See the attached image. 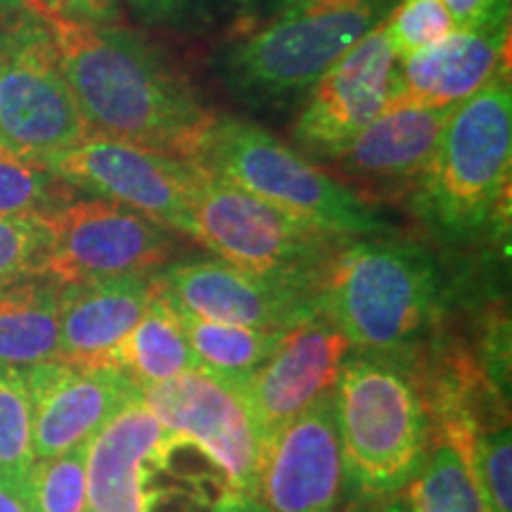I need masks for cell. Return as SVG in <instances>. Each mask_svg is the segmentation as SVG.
Listing matches in <instances>:
<instances>
[{"label":"cell","mask_w":512,"mask_h":512,"mask_svg":"<svg viewBox=\"0 0 512 512\" xmlns=\"http://www.w3.org/2000/svg\"><path fill=\"white\" fill-rule=\"evenodd\" d=\"M41 19L91 136L197 162L219 117L155 43L124 24Z\"/></svg>","instance_id":"cell-1"},{"label":"cell","mask_w":512,"mask_h":512,"mask_svg":"<svg viewBox=\"0 0 512 512\" xmlns=\"http://www.w3.org/2000/svg\"><path fill=\"white\" fill-rule=\"evenodd\" d=\"M456 287L430 247L387 233L339 242L311 302L356 351L403 361L446 323Z\"/></svg>","instance_id":"cell-2"},{"label":"cell","mask_w":512,"mask_h":512,"mask_svg":"<svg viewBox=\"0 0 512 512\" xmlns=\"http://www.w3.org/2000/svg\"><path fill=\"white\" fill-rule=\"evenodd\" d=\"M512 91L505 69L453 107L434 162L406 204L441 245L467 247L508 230Z\"/></svg>","instance_id":"cell-3"},{"label":"cell","mask_w":512,"mask_h":512,"mask_svg":"<svg viewBox=\"0 0 512 512\" xmlns=\"http://www.w3.org/2000/svg\"><path fill=\"white\" fill-rule=\"evenodd\" d=\"M394 5L396 0H306L278 10L264 27L223 48V86L249 105L309 93L332 64L382 27Z\"/></svg>","instance_id":"cell-4"},{"label":"cell","mask_w":512,"mask_h":512,"mask_svg":"<svg viewBox=\"0 0 512 512\" xmlns=\"http://www.w3.org/2000/svg\"><path fill=\"white\" fill-rule=\"evenodd\" d=\"M197 164L339 240L392 233L373 202L254 121L216 119Z\"/></svg>","instance_id":"cell-5"},{"label":"cell","mask_w":512,"mask_h":512,"mask_svg":"<svg viewBox=\"0 0 512 512\" xmlns=\"http://www.w3.org/2000/svg\"><path fill=\"white\" fill-rule=\"evenodd\" d=\"M347 482L361 496H389L411 482L430 444V420L406 368L356 351L335 384Z\"/></svg>","instance_id":"cell-6"},{"label":"cell","mask_w":512,"mask_h":512,"mask_svg":"<svg viewBox=\"0 0 512 512\" xmlns=\"http://www.w3.org/2000/svg\"><path fill=\"white\" fill-rule=\"evenodd\" d=\"M197 166L200 183L190 209L188 238L223 264L299 285L311 294L313 275L344 240L292 219L207 166Z\"/></svg>","instance_id":"cell-7"},{"label":"cell","mask_w":512,"mask_h":512,"mask_svg":"<svg viewBox=\"0 0 512 512\" xmlns=\"http://www.w3.org/2000/svg\"><path fill=\"white\" fill-rule=\"evenodd\" d=\"M143 401L178 444L216 467L221 498H256L266 441L242 382L195 368L143 389Z\"/></svg>","instance_id":"cell-8"},{"label":"cell","mask_w":512,"mask_h":512,"mask_svg":"<svg viewBox=\"0 0 512 512\" xmlns=\"http://www.w3.org/2000/svg\"><path fill=\"white\" fill-rule=\"evenodd\" d=\"M41 221L46 228L41 278L57 285L155 275L178 254L174 230L98 197H74Z\"/></svg>","instance_id":"cell-9"},{"label":"cell","mask_w":512,"mask_h":512,"mask_svg":"<svg viewBox=\"0 0 512 512\" xmlns=\"http://www.w3.org/2000/svg\"><path fill=\"white\" fill-rule=\"evenodd\" d=\"M91 136L41 17L10 12L0 67V147L46 164Z\"/></svg>","instance_id":"cell-10"},{"label":"cell","mask_w":512,"mask_h":512,"mask_svg":"<svg viewBox=\"0 0 512 512\" xmlns=\"http://www.w3.org/2000/svg\"><path fill=\"white\" fill-rule=\"evenodd\" d=\"M46 166L76 192L138 211L188 238L190 209L200 183V166L195 162L126 140L88 136L50 157Z\"/></svg>","instance_id":"cell-11"},{"label":"cell","mask_w":512,"mask_h":512,"mask_svg":"<svg viewBox=\"0 0 512 512\" xmlns=\"http://www.w3.org/2000/svg\"><path fill=\"white\" fill-rule=\"evenodd\" d=\"M392 43L377 27L332 64L306 95L292 126V143L304 155L330 159L373 124L399 95Z\"/></svg>","instance_id":"cell-12"},{"label":"cell","mask_w":512,"mask_h":512,"mask_svg":"<svg viewBox=\"0 0 512 512\" xmlns=\"http://www.w3.org/2000/svg\"><path fill=\"white\" fill-rule=\"evenodd\" d=\"M344 484L347 470L330 389L266 441L256 498L266 512H335Z\"/></svg>","instance_id":"cell-13"},{"label":"cell","mask_w":512,"mask_h":512,"mask_svg":"<svg viewBox=\"0 0 512 512\" xmlns=\"http://www.w3.org/2000/svg\"><path fill=\"white\" fill-rule=\"evenodd\" d=\"M178 448L143 394L124 403L88 441L86 512H155V479Z\"/></svg>","instance_id":"cell-14"},{"label":"cell","mask_w":512,"mask_h":512,"mask_svg":"<svg viewBox=\"0 0 512 512\" xmlns=\"http://www.w3.org/2000/svg\"><path fill=\"white\" fill-rule=\"evenodd\" d=\"M451 112L453 107L392 102L330 159L335 176L368 202L370 197L406 202L434 162Z\"/></svg>","instance_id":"cell-15"},{"label":"cell","mask_w":512,"mask_h":512,"mask_svg":"<svg viewBox=\"0 0 512 512\" xmlns=\"http://www.w3.org/2000/svg\"><path fill=\"white\" fill-rule=\"evenodd\" d=\"M157 283L192 316L264 332H285L318 316L304 287L240 271L219 259L171 261Z\"/></svg>","instance_id":"cell-16"},{"label":"cell","mask_w":512,"mask_h":512,"mask_svg":"<svg viewBox=\"0 0 512 512\" xmlns=\"http://www.w3.org/2000/svg\"><path fill=\"white\" fill-rule=\"evenodd\" d=\"M354 347L335 325L311 316L285 330L273 354L242 382L264 441L335 389Z\"/></svg>","instance_id":"cell-17"},{"label":"cell","mask_w":512,"mask_h":512,"mask_svg":"<svg viewBox=\"0 0 512 512\" xmlns=\"http://www.w3.org/2000/svg\"><path fill=\"white\" fill-rule=\"evenodd\" d=\"M34 415V456L53 458L88 444L93 434L138 399L143 389L117 368L43 363L24 370Z\"/></svg>","instance_id":"cell-18"},{"label":"cell","mask_w":512,"mask_h":512,"mask_svg":"<svg viewBox=\"0 0 512 512\" xmlns=\"http://www.w3.org/2000/svg\"><path fill=\"white\" fill-rule=\"evenodd\" d=\"M510 5L489 19L401 57L399 95L394 102L422 107H456L472 98L510 64Z\"/></svg>","instance_id":"cell-19"},{"label":"cell","mask_w":512,"mask_h":512,"mask_svg":"<svg viewBox=\"0 0 512 512\" xmlns=\"http://www.w3.org/2000/svg\"><path fill=\"white\" fill-rule=\"evenodd\" d=\"M155 294V275H124L95 283L60 285L57 363L79 368L110 366V354L143 320Z\"/></svg>","instance_id":"cell-20"},{"label":"cell","mask_w":512,"mask_h":512,"mask_svg":"<svg viewBox=\"0 0 512 512\" xmlns=\"http://www.w3.org/2000/svg\"><path fill=\"white\" fill-rule=\"evenodd\" d=\"M60 358V285L31 275L0 285V368L27 370Z\"/></svg>","instance_id":"cell-21"},{"label":"cell","mask_w":512,"mask_h":512,"mask_svg":"<svg viewBox=\"0 0 512 512\" xmlns=\"http://www.w3.org/2000/svg\"><path fill=\"white\" fill-rule=\"evenodd\" d=\"M110 366L121 370L140 389L202 368L195 351L190 349L188 337H185L176 304L171 302L159 283L155 299L143 320L110 354Z\"/></svg>","instance_id":"cell-22"},{"label":"cell","mask_w":512,"mask_h":512,"mask_svg":"<svg viewBox=\"0 0 512 512\" xmlns=\"http://www.w3.org/2000/svg\"><path fill=\"white\" fill-rule=\"evenodd\" d=\"M415 475L408 482V508L413 512H489L472 472L465 448L434 437Z\"/></svg>","instance_id":"cell-23"},{"label":"cell","mask_w":512,"mask_h":512,"mask_svg":"<svg viewBox=\"0 0 512 512\" xmlns=\"http://www.w3.org/2000/svg\"><path fill=\"white\" fill-rule=\"evenodd\" d=\"M176 309L190 349L195 351L200 366L209 373L238 382H245L256 368L264 366L280 335H283V332H264L245 328V325L214 323V320L192 316L178 304Z\"/></svg>","instance_id":"cell-24"},{"label":"cell","mask_w":512,"mask_h":512,"mask_svg":"<svg viewBox=\"0 0 512 512\" xmlns=\"http://www.w3.org/2000/svg\"><path fill=\"white\" fill-rule=\"evenodd\" d=\"M74 197L46 164L0 147V216H43Z\"/></svg>","instance_id":"cell-25"},{"label":"cell","mask_w":512,"mask_h":512,"mask_svg":"<svg viewBox=\"0 0 512 512\" xmlns=\"http://www.w3.org/2000/svg\"><path fill=\"white\" fill-rule=\"evenodd\" d=\"M34 460V415L27 375L17 368H0V479L24 484Z\"/></svg>","instance_id":"cell-26"},{"label":"cell","mask_w":512,"mask_h":512,"mask_svg":"<svg viewBox=\"0 0 512 512\" xmlns=\"http://www.w3.org/2000/svg\"><path fill=\"white\" fill-rule=\"evenodd\" d=\"M88 444L53 458H36L24 479L34 512H86Z\"/></svg>","instance_id":"cell-27"},{"label":"cell","mask_w":512,"mask_h":512,"mask_svg":"<svg viewBox=\"0 0 512 512\" xmlns=\"http://www.w3.org/2000/svg\"><path fill=\"white\" fill-rule=\"evenodd\" d=\"M467 458L489 512H512L510 420L486 425L472 434Z\"/></svg>","instance_id":"cell-28"},{"label":"cell","mask_w":512,"mask_h":512,"mask_svg":"<svg viewBox=\"0 0 512 512\" xmlns=\"http://www.w3.org/2000/svg\"><path fill=\"white\" fill-rule=\"evenodd\" d=\"M382 29L401 60L441 41L456 29V22L441 0H396Z\"/></svg>","instance_id":"cell-29"},{"label":"cell","mask_w":512,"mask_h":512,"mask_svg":"<svg viewBox=\"0 0 512 512\" xmlns=\"http://www.w3.org/2000/svg\"><path fill=\"white\" fill-rule=\"evenodd\" d=\"M46 228L41 216H0V285L41 275Z\"/></svg>","instance_id":"cell-30"},{"label":"cell","mask_w":512,"mask_h":512,"mask_svg":"<svg viewBox=\"0 0 512 512\" xmlns=\"http://www.w3.org/2000/svg\"><path fill=\"white\" fill-rule=\"evenodd\" d=\"M140 22L150 27L192 29L209 22L211 0H126Z\"/></svg>","instance_id":"cell-31"},{"label":"cell","mask_w":512,"mask_h":512,"mask_svg":"<svg viewBox=\"0 0 512 512\" xmlns=\"http://www.w3.org/2000/svg\"><path fill=\"white\" fill-rule=\"evenodd\" d=\"M38 17H60L83 24H121L119 0H24Z\"/></svg>","instance_id":"cell-32"},{"label":"cell","mask_w":512,"mask_h":512,"mask_svg":"<svg viewBox=\"0 0 512 512\" xmlns=\"http://www.w3.org/2000/svg\"><path fill=\"white\" fill-rule=\"evenodd\" d=\"M441 3L451 12L456 29H470L489 19L503 5H510V0H441Z\"/></svg>","instance_id":"cell-33"},{"label":"cell","mask_w":512,"mask_h":512,"mask_svg":"<svg viewBox=\"0 0 512 512\" xmlns=\"http://www.w3.org/2000/svg\"><path fill=\"white\" fill-rule=\"evenodd\" d=\"M0 512H34L24 491V484L0 479Z\"/></svg>","instance_id":"cell-34"},{"label":"cell","mask_w":512,"mask_h":512,"mask_svg":"<svg viewBox=\"0 0 512 512\" xmlns=\"http://www.w3.org/2000/svg\"><path fill=\"white\" fill-rule=\"evenodd\" d=\"M226 3L233 5V8L240 10V12H256L259 8H264V5L273 8L278 0H226Z\"/></svg>","instance_id":"cell-35"},{"label":"cell","mask_w":512,"mask_h":512,"mask_svg":"<svg viewBox=\"0 0 512 512\" xmlns=\"http://www.w3.org/2000/svg\"><path fill=\"white\" fill-rule=\"evenodd\" d=\"M8 17L10 12H0V67H3L5 55H8Z\"/></svg>","instance_id":"cell-36"},{"label":"cell","mask_w":512,"mask_h":512,"mask_svg":"<svg viewBox=\"0 0 512 512\" xmlns=\"http://www.w3.org/2000/svg\"><path fill=\"white\" fill-rule=\"evenodd\" d=\"M211 512H259L254 508V505L249 503H240V501H219Z\"/></svg>","instance_id":"cell-37"},{"label":"cell","mask_w":512,"mask_h":512,"mask_svg":"<svg viewBox=\"0 0 512 512\" xmlns=\"http://www.w3.org/2000/svg\"><path fill=\"white\" fill-rule=\"evenodd\" d=\"M382 512H413V510L408 508V503H406V501H401V498H396V501H392V503L384 505Z\"/></svg>","instance_id":"cell-38"},{"label":"cell","mask_w":512,"mask_h":512,"mask_svg":"<svg viewBox=\"0 0 512 512\" xmlns=\"http://www.w3.org/2000/svg\"><path fill=\"white\" fill-rule=\"evenodd\" d=\"M24 10V0H0V12Z\"/></svg>","instance_id":"cell-39"},{"label":"cell","mask_w":512,"mask_h":512,"mask_svg":"<svg viewBox=\"0 0 512 512\" xmlns=\"http://www.w3.org/2000/svg\"><path fill=\"white\" fill-rule=\"evenodd\" d=\"M297 3H306V0H278V3L273 5V10H275V12L285 10V8H290V5H297Z\"/></svg>","instance_id":"cell-40"}]
</instances>
